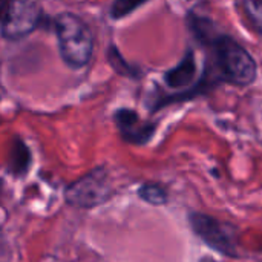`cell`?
<instances>
[{
    "mask_svg": "<svg viewBox=\"0 0 262 262\" xmlns=\"http://www.w3.org/2000/svg\"><path fill=\"white\" fill-rule=\"evenodd\" d=\"M54 29L61 60L71 69L84 68L94 52V34L77 14L64 11L54 17Z\"/></svg>",
    "mask_w": 262,
    "mask_h": 262,
    "instance_id": "1",
    "label": "cell"
},
{
    "mask_svg": "<svg viewBox=\"0 0 262 262\" xmlns=\"http://www.w3.org/2000/svg\"><path fill=\"white\" fill-rule=\"evenodd\" d=\"M206 46L212 48L218 78L236 86H249L255 81L258 68L250 52L233 37L218 34Z\"/></svg>",
    "mask_w": 262,
    "mask_h": 262,
    "instance_id": "2",
    "label": "cell"
},
{
    "mask_svg": "<svg viewBox=\"0 0 262 262\" xmlns=\"http://www.w3.org/2000/svg\"><path fill=\"white\" fill-rule=\"evenodd\" d=\"M43 21V9L37 2H3L0 34L6 40H20L34 32Z\"/></svg>",
    "mask_w": 262,
    "mask_h": 262,
    "instance_id": "3",
    "label": "cell"
},
{
    "mask_svg": "<svg viewBox=\"0 0 262 262\" xmlns=\"http://www.w3.org/2000/svg\"><path fill=\"white\" fill-rule=\"evenodd\" d=\"M111 198L107 175L101 169H95L74 181L64 190V200L69 206L78 209H94Z\"/></svg>",
    "mask_w": 262,
    "mask_h": 262,
    "instance_id": "4",
    "label": "cell"
},
{
    "mask_svg": "<svg viewBox=\"0 0 262 262\" xmlns=\"http://www.w3.org/2000/svg\"><path fill=\"white\" fill-rule=\"evenodd\" d=\"M189 223L195 235L201 241H204L210 249L229 258L238 256L235 235L230 226L223 224L213 216L200 212H192L189 215Z\"/></svg>",
    "mask_w": 262,
    "mask_h": 262,
    "instance_id": "5",
    "label": "cell"
},
{
    "mask_svg": "<svg viewBox=\"0 0 262 262\" xmlns=\"http://www.w3.org/2000/svg\"><path fill=\"white\" fill-rule=\"evenodd\" d=\"M195 80H196L195 54H193V51H187L178 64H175L173 68H170L169 71L164 72V81H166L167 88L175 89L178 92L170 97H166V100L163 103H160L157 107H161V106H166V104H170L175 101H181V100H189V98L198 95Z\"/></svg>",
    "mask_w": 262,
    "mask_h": 262,
    "instance_id": "6",
    "label": "cell"
},
{
    "mask_svg": "<svg viewBox=\"0 0 262 262\" xmlns=\"http://www.w3.org/2000/svg\"><path fill=\"white\" fill-rule=\"evenodd\" d=\"M114 121L117 124V129L121 135V138L135 146H144L150 141V138L155 134L157 126L150 121L141 120V117L127 107L118 109L114 114Z\"/></svg>",
    "mask_w": 262,
    "mask_h": 262,
    "instance_id": "7",
    "label": "cell"
},
{
    "mask_svg": "<svg viewBox=\"0 0 262 262\" xmlns=\"http://www.w3.org/2000/svg\"><path fill=\"white\" fill-rule=\"evenodd\" d=\"M29 166H31L29 147L18 137H14V141L11 146V157L8 161V172L14 177H23L26 175Z\"/></svg>",
    "mask_w": 262,
    "mask_h": 262,
    "instance_id": "8",
    "label": "cell"
},
{
    "mask_svg": "<svg viewBox=\"0 0 262 262\" xmlns=\"http://www.w3.org/2000/svg\"><path fill=\"white\" fill-rule=\"evenodd\" d=\"M244 21L262 37V2H241L236 5Z\"/></svg>",
    "mask_w": 262,
    "mask_h": 262,
    "instance_id": "9",
    "label": "cell"
},
{
    "mask_svg": "<svg viewBox=\"0 0 262 262\" xmlns=\"http://www.w3.org/2000/svg\"><path fill=\"white\" fill-rule=\"evenodd\" d=\"M138 196L150 206H164L169 201L167 190L161 184H157V183H149V184L146 183L140 186Z\"/></svg>",
    "mask_w": 262,
    "mask_h": 262,
    "instance_id": "10",
    "label": "cell"
},
{
    "mask_svg": "<svg viewBox=\"0 0 262 262\" xmlns=\"http://www.w3.org/2000/svg\"><path fill=\"white\" fill-rule=\"evenodd\" d=\"M107 60H109V64L114 68V71H117L120 75H124V77H130V78H135V77H140V72L135 66H132L130 63H127L123 55L118 52L117 46L115 45H109V49H107Z\"/></svg>",
    "mask_w": 262,
    "mask_h": 262,
    "instance_id": "11",
    "label": "cell"
},
{
    "mask_svg": "<svg viewBox=\"0 0 262 262\" xmlns=\"http://www.w3.org/2000/svg\"><path fill=\"white\" fill-rule=\"evenodd\" d=\"M144 2L141 3H137V2H130V0H117L112 3L111 6V17L118 20V18H123L126 15H129L130 12H134L135 9H138L140 6H143Z\"/></svg>",
    "mask_w": 262,
    "mask_h": 262,
    "instance_id": "12",
    "label": "cell"
}]
</instances>
